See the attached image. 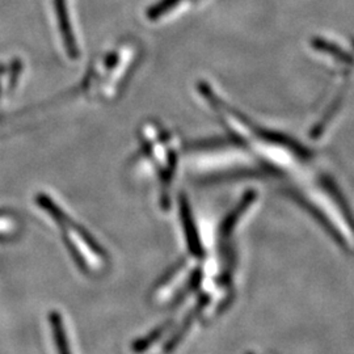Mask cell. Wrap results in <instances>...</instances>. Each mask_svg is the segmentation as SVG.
Wrapping results in <instances>:
<instances>
[{"label":"cell","mask_w":354,"mask_h":354,"mask_svg":"<svg viewBox=\"0 0 354 354\" xmlns=\"http://www.w3.org/2000/svg\"><path fill=\"white\" fill-rule=\"evenodd\" d=\"M54 7L57 11L59 30L62 33V37L66 44L64 46L71 57H77V48H76L75 38H74L71 21H70V16H68L67 0H54Z\"/></svg>","instance_id":"1"},{"label":"cell","mask_w":354,"mask_h":354,"mask_svg":"<svg viewBox=\"0 0 354 354\" xmlns=\"http://www.w3.org/2000/svg\"><path fill=\"white\" fill-rule=\"evenodd\" d=\"M180 1L181 0H160L158 4H155V6H152L151 8H149L147 17L150 20L160 19V17H163L165 15H167L168 11L174 10Z\"/></svg>","instance_id":"2"}]
</instances>
